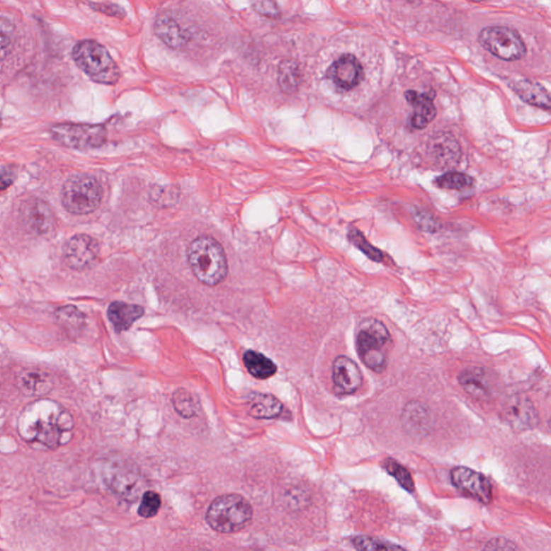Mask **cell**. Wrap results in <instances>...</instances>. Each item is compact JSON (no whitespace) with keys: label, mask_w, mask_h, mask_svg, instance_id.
<instances>
[{"label":"cell","mask_w":551,"mask_h":551,"mask_svg":"<svg viewBox=\"0 0 551 551\" xmlns=\"http://www.w3.org/2000/svg\"><path fill=\"white\" fill-rule=\"evenodd\" d=\"M16 180V173L12 169H5L0 171V190L9 188Z\"/></svg>","instance_id":"e575fe53"},{"label":"cell","mask_w":551,"mask_h":551,"mask_svg":"<svg viewBox=\"0 0 551 551\" xmlns=\"http://www.w3.org/2000/svg\"><path fill=\"white\" fill-rule=\"evenodd\" d=\"M95 9L98 11L103 12V13L108 14V16H115V18H124L125 16V12L122 10V8L118 7L115 5H95Z\"/></svg>","instance_id":"836d02e7"},{"label":"cell","mask_w":551,"mask_h":551,"mask_svg":"<svg viewBox=\"0 0 551 551\" xmlns=\"http://www.w3.org/2000/svg\"><path fill=\"white\" fill-rule=\"evenodd\" d=\"M74 63L97 84L113 86L120 79V69L103 45L84 40L72 50Z\"/></svg>","instance_id":"277c9868"},{"label":"cell","mask_w":551,"mask_h":551,"mask_svg":"<svg viewBox=\"0 0 551 551\" xmlns=\"http://www.w3.org/2000/svg\"><path fill=\"white\" fill-rule=\"evenodd\" d=\"M389 341V331L380 321L368 319L362 323L356 345L360 358L368 368L377 373L385 370L387 362L382 349Z\"/></svg>","instance_id":"8992f818"},{"label":"cell","mask_w":551,"mask_h":551,"mask_svg":"<svg viewBox=\"0 0 551 551\" xmlns=\"http://www.w3.org/2000/svg\"><path fill=\"white\" fill-rule=\"evenodd\" d=\"M14 27L11 22L0 18V62L9 55L13 47Z\"/></svg>","instance_id":"f546056e"},{"label":"cell","mask_w":551,"mask_h":551,"mask_svg":"<svg viewBox=\"0 0 551 551\" xmlns=\"http://www.w3.org/2000/svg\"><path fill=\"white\" fill-rule=\"evenodd\" d=\"M406 99L414 108L410 124L416 130H424L436 117L433 98L430 94L419 93L417 91H407L405 93Z\"/></svg>","instance_id":"e0dca14e"},{"label":"cell","mask_w":551,"mask_h":551,"mask_svg":"<svg viewBox=\"0 0 551 551\" xmlns=\"http://www.w3.org/2000/svg\"><path fill=\"white\" fill-rule=\"evenodd\" d=\"M16 385L22 394L30 397H47L53 390L51 375L38 368L24 370L16 377Z\"/></svg>","instance_id":"9a60e30c"},{"label":"cell","mask_w":551,"mask_h":551,"mask_svg":"<svg viewBox=\"0 0 551 551\" xmlns=\"http://www.w3.org/2000/svg\"><path fill=\"white\" fill-rule=\"evenodd\" d=\"M478 40L484 50L503 61H519L527 52L521 36L509 27H486L480 32Z\"/></svg>","instance_id":"52a82bcc"},{"label":"cell","mask_w":551,"mask_h":551,"mask_svg":"<svg viewBox=\"0 0 551 551\" xmlns=\"http://www.w3.org/2000/svg\"><path fill=\"white\" fill-rule=\"evenodd\" d=\"M98 242L86 234L72 236L64 244V261L74 271H84L92 266L98 258Z\"/></svg>","instance_id":"9c48e42d"},{"label":"cell","mask_w":551,"mask_h":551,"mask_svg":"<svg viewBox=\"0 0 551 551\" xmlns=\"http://www.w3.org/2000/svg\"><path fill=\"white\" fill-rule=\"evenodd\" d=\"M252 7L261 16L278 18L281 12L273 0H251Z\"/></svg>","instance_id":"d6a6232c"},{"label":"cell","mask_w":551,"mask_h":551,"mask_svg":"<svg viewBox=\"0 0 551 551\" xmlns=\"http://www.w3.org/2000/svg\"><path fill=\"white\" fill-rule=\"evenodd\" d=\"M0 127H1V120H0Z\"/></svg>","instance_id":"8d00e7d4"},{"label":"cell","mask_w":551,"mask_h":551,"mask_svg":"<svg viewBox=\"0 0 551 551\" xmlns=\"http://www.w3.org/2000/svg\"><path fill=\"white\" fill-rule=\"evenodd\" d=\"M174 407L180 416L184 418H191L195 415V403L192 395L184 390L178 389L173 395Z\"/></svg>","instance_id":"f1b7e54d"},{"label":"cell","mask_w":551,"mask_h":551,"mask_svg":"<svg viewBox=\"0 0 551 551\" xmlns=\"http://www.w3.org/2000/svg\"><path fill=\"white\" fill-rule=\"evenodd\" d=\"M144 314V308L124 302H111L107 312L108 319L119 333L127 331Z\"/></svg>","instance_id":"ffe728a7"},{"label":"cell","mask_w":551,"mask_h":551,"mask_svg":"<svg viewBox=\"0 0 551 551\" xmlns=\"http://www.w3.org/2000/svg\"><path fill=\"white\" fill-rule=\"evenodd\" d=\"M348 239L349 242L356 246L360 251L363 252L368 258L370 260L375 261V262H382L383 254L380 250L377 249L366 239L365 236L359 231V229H351L349 234H348Z\"/></svg>","instance_id":"4316f807"},{"label":"cell","mask_w":551,"mask_h":551,"mask_svg":"<svg viewBox=\"0 0 551 551\" xmlns=\"http://www.w3.org/2000/svg\"><path fill=\"white\" fill-rule=\"evenodd\" d=\"M327 78L343 91H350L361 84L364 72L362 64L352 54H346L329 68Z\"/></svg>","instance_id":"8fae6325"},{"label":"cell","mask_w":551,"mask_h":551,"mask_svg":"<svg viewBox=\"0 0 551 551\" xmlns=\"http://www.w3.org/2000/svg\"><path fill=\"white\" fill-rule=\"evenodd\" d=\"M22 217L27 229L33 233H49L55 223L53 210L45 200L32 198L24 203L22 208Z\"/></svg>","instance_id":"4fadbf2b"},{"label":"cell","mask_w":551,"mask_h":551,"mask_svg":"<svg viewBox=\"0 0 551 551\" xmlns=\"http://www.w3.org/2000/svg\"><path fill=\"white\" fill-rule=\"evenodd\" d=\"M352 544L359 550H397L403 547L397 546L391 543L382 542L370 536H356L352 540Z\"/></svg>","instance_id":"1f68e13d"},{"label":"cell","mask_w":551,"mask_h":551,"mask_svg":"<svg viewBox=\"0 0 551 551\" xmlns=\"http://www.w3.org/2000/svg\"><path fill=\"white\" fill-rule=\"evenodd\" d=\"M459 381L464 390L475 399H488L492 394L490 376L482 368L463 370L460 374Z\"/></svg>","instance_id":"d6986e66"},{"label":"cell","mask_w":551,"mask_h":551,"mask_svg":"<svg viewBox=\"0 0 551 551\" xmlns=\"http://www.w3.org/2000/svg\"><path fill=\"white\" fill-rule=\"evenodd\" d=\"M513 90L522 101H527L530 105L548 110L550 108V96L549 93L543 86L530 82V81H521L513 86Z\"/></svg>","instance_id":"cb8c5ba5"},{"label":"cell","mask_w":551,"mask_h":551,"mask_svg":"<svg viewBox=\"0 0 551 551\" xmlns=\"http://www.w3.org/2000/svg\"><path fill=\"white\" fill-rule=\"evenodd\" d=\"M103 188L92 176L76 175L62 188V204L72 215H88L101 206Z\"/></svg>","instance_id":"5b68a950"},{"label":"cell","mask_w":551,"mask_h":551,"mask_svg":"<svg viewBox=\"0 0 551 551\" xmlns=\"http://www.w3.org/2000/svg\"><path fill=\"white\" fill-rule=\"evenodd\" d=\"M333 382L339 394H352L362 385V374L359 366L345 356L336 358L333 364Z\"/></svg>","instance_id":"5bb4252c"},{"label":"cell","mask_w":551,"mask_h":551,"mask_svg":"<svg viewBox=\"0 0 551 551\" xmlns=\"http://www.w3.org/2000/svg\"><path fill=\"white\" fill-rule=\"evenodd\" d=\"M383 467H385V471L388 472L391 476H393V477L397 480V482H399L404 489H406L408 492H414V490H415V484H414V480H412L411 475H410L407 468L404 467L399 462L391 459V458H388V459L385 460V463H383Z\"/></svg>","instance_id":"83f0119b"},{"label":"cell","mask_w":551,"mask_h":551,"mask_svg":"<svg viewBox=\"0 0 551 551\" xmlns=\"http://www.w3.org/2000/svg\"><path fill=\"white\" fill-rule=\"evenodd\" d=\"M134 474V472L127 466L117 462V463L110 464L106 468L103 477L106 484L113 492L121 495L123 498L132 499L135 502L137 496L134 494V492H136L134 490L136 489L137 479Z\"/></svg>","instance_id":"2e32d148"},{"label":"cell","mask_w":551,"mask_h":551,"mask_svg":"<svg viewBox=\"0 0 551 551\" xmlns=\"http://www.w3.org/2000/svg\"><path fill=\"white\" fill-rule=\"evenodd\" d=\"M161 505V495L154 491H147L142 495V503L138 509V515L140 517L146 518V519L154 517L159 513Z\"/></svg>","instance_id":"4dcf8cb0"},{"label":"cell","mask_w":551,"mask_h":551,"mask_svg":"<svg viewBox=\"0 0 551 551\" xmlns=\"http://www.w3.org/2000/svg\"><path fill=\"white\" fill-rule=\"evenodd\" d=\"M435 184L438 188L445 190H465L472 188L474 184L473 178L459 171H449L444 175L439 176L435 180Z\"/></svg>","instance_id":"484cf974"},{"label":"cell","mask_w":551,"mask_h":551,"mask_svg":"<svg viewBox=\"0 0 551 551\" xmlns=\"http://www.w3.org/2000/svg\"><path fill=\"white\" fill-rule=\"evenodd\" d=\"M468 1H473V3H482V1H487V0H468Z\"/></svg>","instance_id":"d590c367"},{"label":"cell","mask_w":551,"mask_h":551,"mask_svg":"<svg viewBox=\"0 0 551 551\" xmlns=\"http://www.w3.org/2000/svg\"><path fill=\"white\" fill-rule=\"evenodd\" d=\"M154 32L157 36L171 49H182L188 42V36L182 30L177 21L169 13L159 16L155 21Z\"/></svg>","instance_id":"ac0fdd59"},{"label":"cell","mask_w":551,"mask_h":551,"mask_svg":"<svg viewBox=\"0 0 551 551\" xmlns=\"http://www.w3.org/2000/svg\"><path fill=\"white\" fill-rule=\"evenodd\" d=\"M55 319L62 329L72 336H78L86 326V316L76 306L67 305L59 308L55 312Z\"/></svg>","instance_id":"603a6c76"},{"label":"cell","mask_w":551,"mask_h":551,"mask_svg":"<svg viewBox=\"0 0 551 551\" xmlns=\"http://www.w3.org/2000/svg\"><path fill=\"white\" fill-rule=\"evenodd\" d=\"M51 135L62 146L79 150L99 148L107 140L103 125L90 124H57L51 128Z\"/></svg>","instance_id":"ba28073f"},{"label":"cell","mask_w":551,"mask_h":551,"mask_svg":"<svg viewBox=\"0 0 551 551\" xmlns=\"http://www.w3.org/2000/svg\"><path fill=\"white\" fill-rule=\"evenodd\" d=\"M283 405L277 397L264 393H254L249 401V415L256 419H276L281 415Z\"/></svg>","instance_id":"44dd1931"},{"label":"cell","mask_w":551,"mask_h":551,"mask_svg":"<svg viewBox=\"0 0 551 551\" xmlns=\"http://www.w3.org/2000/svg\"><path fill=\"white\" fill-rule=\"evenodd\" d=\"M503 416L509 426L516 431H527L535 428L538 415L535 407L525 397H513L505 403Z\"/></svg>","instance_id":"7c38bea8"},{"label":"cell","mask_w":551,"mask_h":551,"mask_svg":"<svg viewBox=\"0 0 551 551\" xmlns=\"http://www.w3.org/2000/svg\"><path fill=\"white\" fill-rule=\"evenodd\" d=\"M188 258L193 273L204 285L213 287L227 278V256L222 246L212 237L196 238L188 246Z\"/></svg>","instance_id":"7a4b0ae2"},{"label":"cell","mask_w":551,"mask_h":551,"mask_svg":"<svg viewBox=\"0 0 551 551\" xmlns=\"http://www.w3.org/2000/svg\"><path fill=\"white\" fill-rule=\"evenodd\" d=\"M254 509L244 496L236 493L215 499L206 513V522L219 533H236L249 525Z\"/></svg>","instance_id":"3957f363"},{"label":"cell","mask_w":551,"mask_h":551,"mask_svg":"<svg viewBox=\"0 0 551 551\" xmlns=\"http://www.w3.org/2000/svg\"><path fill=\"white\" fill-rule=\"evenodd\" d=\"M242 359L246 370L254 378L265 380L277 373V365L273 363V361L256 350H246Z\"/></svg>","instance_id":"7402d4cb"},{"label":"cell","mask_w":551,"mask_h":551,"mask_svg":"<svg viewBox=\"0 0 551 551\" xmlns=\"http://www.w3.org/2000/svg\"><path fill=\"white\" fill-rule=\"evenodd\" d=\"M74 421L64 406L51 399H36L27 405L18 419V433L27 443L57 449L70 442Z\"/></svg>","instance_id":"6da1fadb"},{"label":"cell","mask_w":551,"mask_h":551,"mask_svg":"<svg viewBox=\"0 0 551 551\" xmlns=\"http://www.w3.org/2000/svg\"><path fill=\"white\" fill-rule=\"evenodd\" d=\"M451 482L459 490L478 502L489 504L492 501V488L482 474L471 468L459 466L451 471Z\"/></svg>","instance_id":"30bf717a"},{"label":"cell","mask_w":551,"mask_h":551,"mask_svg":"<svg viewBox=\"0 0 551 551\" xmlns=\"http://www.w3.org/2000/svg\"><path fill=\"white\" fill-rule=\"evenodd\" d=\"M300 82V68L294 61H283L279 66L278 84L285 94H292L297 90Z\"/></svg>","instance_id":"d4e9b609"}]
</instances>
